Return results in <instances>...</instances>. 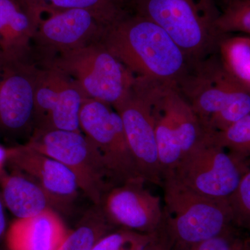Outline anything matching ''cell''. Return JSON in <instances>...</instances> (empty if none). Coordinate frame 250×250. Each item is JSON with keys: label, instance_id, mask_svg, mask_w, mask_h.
<instances>
[{"label": "cell", "instance_id": "30bf717a", "mask_svg": "<svg viewBox=\"0 0 250 250\" xmlns=\"http://www.w3.org/2000/svg\"><path fill=\"white\" fill-rule=\"evenodd\" d=\"M80 126L100 152L113 184L142 179L128 144L121 117L111 105L85 98L81 107Z\"/></svg>", "mask_w": 250, "mask_h": 250}, {"label": "cell", "instance_id": "6da1fadb", "mask_svg": "<svg viewBox=\"0 0 250 250\" xmlns=\"http://www.w3.org/2000/svg\"><path fill=\"white\" fill-rule=\"evenodd\" d=\"M100 42L141 80L179 88L193 65L164 29L133 12L105 28Z\"/></svg>", "mask_w": 250, "mask_h": 250}, {"label": "cell", "instance_id": "d4e9b609", "mask_svg": "<svg viewBox=\"0 0 250 250\" xmlns=\"http://www.w3.org/2000/svg\"><path fill=\"white\" fill-rule=\"evenodd\" d=\"M233 225L238 229H250V159L239 185L228 200Z\"/></svg>", "mask_w": 250, "mask_h": 250}, {"label": "cell", "instance_id": "5bb4252c", "mask_svg": "<svg viewBox=\"0 0 250 250\" xmlns=\"http://www.w3.org/2000/svg\"><path fill=\"white\" fill-rule=\"evenodd\" d=\"M143 179L113 184L104 194L100 207L116 228L146 234L160 231L164 223V204L161 197L146 187Z\"/></svg>", "mask_w": 250, "mask_h": 250}, {"label": "cell", "instance_id": "f546056e", "mask_svg": "<svg viewBox=\"0 0 250 250\" xmlns=\"http://www.w3.org/2000/svg\"><path fill=\"white\" fill-rule=\"evenodd\" d=\"M112 1L116 3L118 6H121L123 9L130 11V12H132L134 0H112Z\"/></svg>", "mask_w": 250, "mask_h": 250}, {"label": "cell", "instance_id": "f1b7e54d", "mask_svg": "<svg viewBox=\"0 0 250 250\" xmlns=\"http://www.w3.org/2000/svg\"><path fill=\"white\" fill-rule=\"evenodd\" d=\"M7 166V152L6 147L0 144V177L6 172L5 167Z\"/></svg>", "mask_w": 250, "mask_h": 250}, {"label": "cell", "instance_id": "7a4b0ae2", "mask_svg": "<svg viewBox=\"0 0 250 250\" xmlns=\"http://www.w3.org/2000/svg\"><path fill=\"white\" fill-rule=\"evenodd\" d=\"M132 12L164 29L192 63L218 53L217 0H134Z\"/></svg>", "mask_w": 250, "mask_h": 250}, {"label": "cell", "instance_id": "d6986e66", "mask_svg": "<svg viewBox=\"0 0 250 250\" xmlns=\"http://www.w3.org/2000/svg\"><path fill=\"white\" fill-rule=\"evenodd\" d=\"M116 229L108 222L100 205H93L76 228L69 231L59 250H93L104 236Z\"/></svg>", "mask_w": 250, "mask_h": 250}, {"label": "cell", "instance_id": "52a82bcc", "mask_svg": "<svg viewBox=\"0 0 250 250\" xmlns=\"http://www.w3.org/2000/svg\"><path fill=\"white\" fill-rule=\"evenodd\" d=\"M26 143L66 166L80 190L94 205H100L104 192L114 184L100 152L82 132L52 130L34 133Z\"/></svg>", "mask_w": 250, "mask_h": 250}, {"label": "cell", "instance_id": "277c9868", "mask_svg": "<svg viewBox=\"0 0 250 250\" xmlns=\"http://www.w3.org/2000/svg\"><path fill=\"white\" fill-rule=\"evenodd\" d=\"M68 75L87 98L115 107L128 95L136 77L100 42L55 54L37 62Z\"/></svg>", "mask_w": 250, "mask_h": 250}, {"label": "cell", "instance_id": "1f68e13d", "mask_svg": "<svg viewBox=\"0 0 250 250\" xmlns=\"http://www.w3.org/2000/svg\"><path fill=\"white\" fill-rule=\"evenodd\" d=\"M238 1V0H217V1H218V4H219V1H220V2L221 3V5L225 4V3L229 2V1Z\"/></svg>", "mask_w": 250, "mask_h": 250}, {"label": "cell", "instance_id": "7402d4cb", "mask_svg": "<svg viewBox=\"0 0 250 250\" xmlns=\"http://www.w3.org/2000/svg\"><path fill=\"white\" fill-rule=\"evenodd\" d=\"M215 142L243 160L250 159V115L226 129L208 133Z\"/></svg>", "mask_w": 250, "mask_h": 250}, {"label": "cell", "instance_id": "7c38bea8", "mask_svg": "<svg viewBox=\"0 0 250 250\" xmlns=\"http://www.w3.org/2000/svg\"><path fill=\"white\" fill-rule=\"evenodd\" d=\"M106 27L88 10L42 13L33 39L31 56L39 62L57 54L96 43L101 40Z\"/></svg>", "mask_w": 250, "mask_h": 250}, {"label": "cell", "instance_id": "ba28073f", "mask_svg": "<svg viewBox=\"0 0 250 250\" xmlns=\"http://www.w3.org/2000/svg\"><path fill=\"white\" fill-rule=\"evenodd\" d=\"M39 69L31 55L0 54V137L24 143L32 136Z\"/></svg>", "mask_w": 250, "mask_h": 250}, {"label": "cell", "instance_id": "2e32d148", "mask_svg": "<svg viewBox=\"0 0 250 250\" xmlns=\"http://www.w3.org/2000/svg\"><path fill=\"white\" fill-rule=\"evenodd\" d=\"M41 11L27 0H0V50L11 57L31 55Z\"/></svg>", "mask_w": 250, "mask_h": 250}, {"label": "cell", "instance_id": "ffe728a7", "mask_svg": "<svg viewBox=\"0 0 250 250\" xmlns=\"http://www.w3.org/2000/svg\"><path fill=\"white\" fill-rule=\"evenodd\" d=\"M218 54L227 71L250 88V36L225 34L219 43Z\"/></svg>", "mask_w": 250, "mask_h": 250}, {"label": "cell", "instance_id": "83f0119b", "mask_svg": "<svg viewBox=\"0 0 250 250\" xmlns=\"http://www.w3.org/2000/svg\"><path fill=\"white\" fill-rule=\"evenodd\" d=\"M5 208L6 207H5L2 197H1V193H0V241L2 239L4 235H6V231H7Z\"/></svg>", "mask_w": 250, "mask_h": 250}, {"label": "cell", "instance_id": "836d02e7", "mask_svg": "<svg viewBox=\"0 0 250 250\" xmlns=\"http://www.w3.org/2000/svg\"><path fill=\"white\" fill-rule=\"evenodd\" d=\"M1 50H0V54H1Z\"/></svg>", "mask_w": 250, "mask_h": 250}, {"label": "cell", "instance_id": "4fadbf2b", "mask_svg": "<svg viewBox=\"0 0 250 250\" xmlns=\"http://www.w3.org/2000/svg\"><path fill=\"white\" fill-rule=\"evenodd\" d=\"M178 88L205 128L250 87L227 71L217 53L193 64Z\"/></svg>", "mask_w": 250, "mask_h": 250}, {"label": "cell", "instance_id": "d6a6232c", "mask_svg": "<svg viewBox=\"0 0 250 250\" xmlns=\"http://www.w3.org/2000/svg\"><path fill=\"white\" fill-rule=\"evenodd\" d=\"M248 231H249V236H248V237H249V238H250V229L249 230H248Z\"/></svg>", "mask_w": 250, "mask_h": 250}, {"label": "cell", "instance_id": "4316f807", "mask_svg": "<svg viewBox=\"0 0 250 250\" xmlns=\"http://www.w3.org/2000/svg\"><path fill=\"white\" fill-rule=\"evenodd\" d=\"M143 250H172L170 242L161 229Z\"/></svg>", "mask_w": 250, "mask_h": 250}, {"label": "cell", "instance_id": "5b68a950", "mask_svg": "<svg viewBox=\"0 0 250 250\" xmlns=\"http://www.w3.org/2000/svg\"><path fill=\"white\" fill-rule=\"evenodd\" d=\"M153 115L163 180L207 134L191 106L174 85L156 83Z\"/></svg>", "mask_w": 250, "mask_h": 250}, {"label": "cell", "instance_id": "603a6c76", "mask_svg": "<svg viewBox=\"0 0 250 250\" xmlns=\"http://www.w3.org/2000/svg\"><path fill=\"white\" fill-rule=\"evenodd\" d=\"M217 27L222 34L250 36V0L229 1L220 6Z\"/></svg>", "mask_w": 250, "mask_h": 250}, {"label": "cell", "instance_id": "44dd1931", "mask_svg": "<svg viewBox=\"0 0 250 250\" xmlns=\"http://www.w3.org/2000/svg\"><path fill=\"white\" fill-rule=\"evenodd\" d=\"M41 13L62 10L82 9L93 13L106 27L124 17L126 11L112 0H27Z\"/></svg>", "mask_w": 250, "mask_h": 250}, {"label": "cell", "instance_id": "8992f818", "mask_svg": "<svg viewBox=\"0 0 250 250\" xmlns=\"http://www.w3.org/2000/svg\"><path fill=\"white\" fill-rule=\"evenodd\" d=\"M248 161L221 147L207 133L170 176L197 193L228 201L248 168Z\"/></svg>", "mask_w": 250, "mask_h": 250}, {"label": "cell", "instance_id": "3957f363", "mask_svg": "<svg viewBox=\"0 0 250 250\" xmlns=\"http://www.w3.org/2000/svg\"><path fill=\"white\" fill-rule=\"evenodd\" d=\"M161 187L164 213L161 229L172 250H191L234 226L226 200L197 193L172 176L164 178Z\"/></svg>", "mask_w": 250, "mask_h": 250}, {"label": "cell", "instance_id": "9c48e42d", "mask_svg": "<svg viewBox=\"0 0 250 250\" xmlns=\"http://www.w3.org/2000/svg\"><path fill=\"white\" fill-rule=\"evenodd\" d=\"M156 82L136 78L132 90L115 110L121 117L138 172L146 183L161 187L162 172L153 115Z\"/></svg>", "mask_w": 250, "mask_h": 250}, {"label": "cell", "instance_id": "e0dca14e", "mask_svg": "<svg viewBox=\"0 0 250 250\" xmlns=\"http://www.w3.org/2000/svg\"><path fill=\"white\" fill-rule=\"evenodd\" d=\"M69 231L58 212L49 209L16 219L6 231V246L9 250H59Z\"/></svg>", "mask_w": 250, "mask_h": 250}, {"label": "cell", "instance_id": "ac0fdd59", "mask_svg": "<svg viewBox=\"0 0 250 250\" xmlns=\"http://www.w3.org/2000/svg\"><path fill=\"white\" fill-rule=\"evenodd\" d=\"M11 170L0 177V193L5 207L16 219L31 218L49 209L55 210L50 197L39 184L22 172Z\"/></svg>", "mask_w": 250, "mask_h": 250}, {"label": "cell", "instance_id": "8fae6325", "mask_svg": "<svg viewBox=\"0 0 250 250\" xmlns=\"http://www.w3.org/2000/svg\"><path fill=\"white\" fill-rule=\"evenodd\" d=\"M39 65L33 134L52 130L82 132L80 113L86 95L66 74L54 67Z\"/></svg>", "mask_w": 250, "mask_h": 250}, {"label": "cell", "instance_id": "cb8c5ba5", "mask_svg": "<svg viewBox=\"0 0 250 250\" xmlns=\"http://www.w3.org/2000/svg\"><path fill=\"white\" fill-rule=\"evenodd\" d=\"M155 235L118 228L104 236L93 250H143Z\"/></svg>", "mask_w": 250, "mask_h": 250}, {"label": "cell", "instance_id": "484cf974", "mask_svg": "<svg viewBox=\"0 0 250 250\" xmlns=\"http://www.w3.org/2000/svg\"><path fill=\"white\" fill-rule=\"evenodd\" d=\"M236 227L232 226L225 232L197 245L191 250H235L242 238Z\"/></svg>", "mask_w": 250, "mask_h": 250}, {"label": "cell", "instance_id": "9a60e30c", "mask_svg": "<svg viewBox=\"0 0 250 250\" xmlns=\"http://www.w3.org/2000/svg\"><path fill=\"white\" fill-rule=\"evenodd\" d=\"M7 166L30 177L47 192L57 210L70 208L80 188L71 171L27 143L6 147Z\"/></svg>", "mask_w": 250, "mask_h": 250}, {"label": "cell", "instance_id": "4dcf8cb0", "mask_svg": "<svg viewBox=\"0 0 250 250\" xmlns=\"http://www.w3.org/2000/svg\"><path fill=\"white\" fill-rule=\"evenodd\" d=\"M235 250H250V238L248 236L245 239H242Z\"/></svg>", "mask_w": 250, "mask_h": 250}]
</instances>
